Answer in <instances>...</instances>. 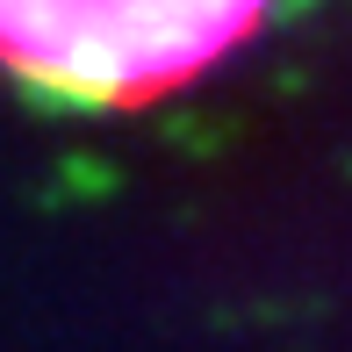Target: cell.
<instances>
[{
  "instance_id": "obj_1",
  "label": "cell",
  "mask_w": 352,
  "mask_h": 352,
  "mask_svg": "<svg viewBox=\"0 0 352 352\" xmlns=\"http://www.w3.org/2000/svg\"><path fill=\"white\" fill-rule=\"evenodd\" d=\"M274 0H0V65L101 108H144L230 58Z\"/></svg>"
}]
</instances>
